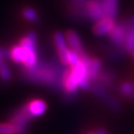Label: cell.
Segmentation results:
<instances>
[{"instance_id":"6da1fadb","label":"cell","mask_w":134,"mask_h":134,"mask_svg":"<svg viewBox=\"0 0 134 134\" xmlns=\"http://www.w3.org/2000/svg\"><path fill=\"white\" fill-rule=\"evenodd\" d=\"M65 70L60 61H49L39 63L33 69H24V76L35 83L50 86L56 91H62V80Z\"/></svg>"},{"instance_id":"7a4b0ae2","label":"cell","mask_w":134,"mask_h":134,"mask_svg":"<svg viewBox=\"0 0 134 134\" xmlns=\"http://www.w3.org/2000/svg\"><path fill=\"white\" fill-rule=\"evenodd\" d=\"M8 51L10 61L23 66L25 70L33 69L40 63L37 48V34L33 31L25 34L19 42L8 49Z\"/></svg>"},{"instance_id":"3957f363","label":"cell","mask_w":134,"mask_h":134,"mask_svg":"<svg viewBox=\"0 0 134 134\" xmlns=\"http://www.w3.org/2000/svg\"><path fill=\"white\" fill-rule=\"evenodd\" d=\"M68 72L80 90H91L92 82L88 79V67L81 60L76 66L68 68Z\"/></svg>"},{"instance_id":"277c9868","label":"cell","mask_w":134,"mask_h":134,"mask_svg":"<svg viewBox=\"0 0 134 134\" xmlns=\"http://www.w3.org/2000/svg\"><path fill=\"white\" fill-rule=\"evenodd\" d=\"M91 91L93 93V96H96L98 99H100L111 111L119 112L121 110L120 102L117 100V98H115L112 94H110L109 91L105 87L96 85V83H92L91 86Z\"/></svg>"},{"instance_id":"5b68a950","label":"cell","mask_w":134,"mask_h":134,"mask_svg":"<svg viewBox=\"0 0 134 134\" xmlns=\"http://www.w3.org/2000/svg\"><path fill=\"white\" fill-rule=\"evenodd\" d=\"M83 9L86 18L94 22L105 18L102 0H86L83 5Z\"/></svg>"},{"instance_id":"8992f818","label":"cell","mask_w":134,"mask_h":134,"mask_svg":"<svg viewBox=\"0 0 134 134\" xmlns=\"http://www.w3.org/2000/svg\"><path fill=\"white\" fill-rule=\"evenodd\" d=\"M54 45L57 51L59 61L62 63L64 66L69 65V52L70 48L68 46L66 35L62 32H56L53 36Z\"/></svg>"},{"instance_id":"52a82bcc","label":"cell","mask_w":134,"mask_h":134,"mask_svg":"<svg viewBox=\"0 0 134 134\" xmlns=\"http://www.w3.org/2000/svg\"><path fill=\"white\" fill-rule=\"evenodd\" d=\"M127 35V23H115L113 29L108 34L111 44L117 48L125 49V41Z\"/></svg>"},{"instance_id":"ba28073f","label":"cell","mask_w":134,"mask_h":134,"mask_svg":"<svg viewBox=\"0 0 134 134\" xmlns=\"http://www.w3.org/2000/svg\"><path fill=\"white\" fill-rule=\"evenodd\" d=\"M116 80H117V76L114 72V71H112L110 69L102 68L93 81V83L99 85V86L105 87L106 90H108V88H112L114 86Z\"/></svg>"},{"instance_id":"9c48e42d","label":"cell","mask_w":134,"mask_h":134,"mask_svg":"<svg viewBox=\"0 0 134 134\" xmlns=\"http://www.w3.org/2000/svg\"><path fill=\"white\" fill-rule=\"evenodd\" d=\"M7 60H9L8 49L0 46V80L4 82L9 81L12 79V72Z\"/></svg>"},{"instance_id":"30bf717a","label":"cell","mask_w":134,"mask_h":134,"mask_svg":"<svg viewBox=\"0 0 134 134\" xmlns=\"http://www.w3.org/2000/svg\"><path fill=\"white\" fill-rule=\"evenodd\" d=\"M66 39H67V43L69 48L79 53L80 55H83L86 53L85 49H83V44L81 42V39L80 37V35L74 31V30H69L66 33Z\"/></svg>"},{"instance_id":"8fae6325","label":"cell","mask_w":134,"mask_h":134,"mask_svg":"<svg viewBox=\"0 0 134 134\" xmlns=\"http://www.w3.org/2000/svg\"><path fill=\"white\" fill-rule=\"evenodd\" d=\"M26 108L28 110V112L32 117H39L46 112L47 110V103L46 101L40 98H34L29 100L27 103L24 104Z\"/></svg>"},{"instance_id":"7c38bea8","label":"cell","mask_w":134,"mask_h":134,"mask_svg":"<svg viewBox=\"0 0 134 134\" xmlns=\"http://www.w3.org/2000/svg\"><path fill=\"white\" fill-rule=\"evenodd\" d=\"M114 25V19H110V18H106L105 17V18L96 22L92 30H93L94 35L98 36V37H102V36H106V35L108 36V34L113 29Z\"/></svg>"},{"instance_id":"4fadbf2b","label":"cell","mask_w":134,"mask_h":134,"mask_svg":"<svg viewBox=\"0 0 134 134\" xmlns=\"http://www.w3.org/2000/svg\"><path fill=\"white\" fill-rule=\"evenodd\" d=\"M27 127L17 124L13 121L0 122V134H24Z\"/></svg>"},{"instance_id":"5bb4252c","label":"cell","mask_w":134,"mask_h":134,"mask_svg":"<svg viewBox=\"0 0 134 134\" xmlns=\"http://www.w3.org/2000/svg\"><path fill=\"white\" fill-rule=\"evenodd\" d=\"M32 118L33 117L30 115V113H29L27 108H26V106L23 105L12 114L10 120L15 122V123H17V124H20L22 125V126H26L27 127L28 123L30 122V120L32 119Z\"/></svg>"},{"instance_id":"9a60e30c","label":"cell","mask_w":134,"mask_h":134,"mask_svg":"<svg viewBox=\"0 0 134 134\" xmlns=\"http://www.w3.org/2000/svg\"><path fill=\"white\" fill-rule=\"evenodd\" d=\"M102 4L106 18L115 20L119 10V0H102Z\"/></svg>"},{"instance_id":"2e32d148","label":"cell","mask_w":134,"mask_h":134,"mask_svg":"<svg viewBox=\"0 0 134 134\" xmlns=\"http://www.w3.org/2000/svg\"><path fill=\"white\" fill-rule=\"evenodd\" d=\"M125 51H126L125 49L117 48L112 45L111 47H106L104 55H105L106 59L110 62H118L124 58Z\"/></svg>"},{"instance_id":"e0dca14e","label":"cell","mask_w":134,"mask_h":134,"mask_svg":"<svg viewBox=\"0 0 134 134\" xmlns=\"http://www.w3.org/2000/svg\"><path fill=\"white\" fill-rule=\"evenodd\" d=\"M127 35L125 41V50L126 52L134 51V16L131 17L127 22Z\"/></svg>"},{"instance_id":"ac0fdd59","label":"cell","mask_w":134,"mask_h":134,"mask_svg":"<svg viewBox=\"0 0 134 134\" xmlns=\"http://www.w3.org/2000/svg\"><path fill=\"white\" fill-rule=\"evenodd\" d=\"M21 15L26 21L30 23H39L40 22V14L37 10L31 7V6H26L22 9Z\"/></svg>"},{"instance_id":"d6986e66","label":"cell","mask_w":134,"mask_h":134,"mask_svg":"<svg viewBox=\"0 0 134 134\" xmlns=\"http://www.w3.org/2000/svg\"><path fill=\"white\" fill-rule=\"evenodd\" d=\"M101 69H102V64H101L100 60L97 58H92L91 64L88 66V79L91 82L94 81L97 75L101 71Z\"/></svg>"},{"instance_id":"ffe728a7","label":"cell","mask_w":134,"mask_h":134,"mask_svg":"<svg viewBox=\"0 0 134 134\" xmlns=\"http://www.w3.org/2000/svg\"><path fill=\"white\" fill-rule=\"evenodd\" d=\"M134 91V83L130 81H124L122 83H120L118 86V92L121 96L127 97L129 99V97Z\"/></svg>"},{"instance_id":"44dd1931","label":"cell","mask_w":134,"mask_h":134,"mask_svg":"<svg viewBox=\"0 0 134 134\" xmlns=\"http://www.w3.org/2000/svg\"><path fill=\"white\" fill-rule=\"evenodd\" d=\"M69 1H70V3L72 4V8L76 9V8H80L81 6H83L86 0H69Z\"/></svg>"},{"instance_id":"7402d4cb","label":"cell","mask_w":134,"mask_h":134,"mask_svg":"<svg viewBox=\"0 0 134 134\" xmlns=\"http://www.w3.org/2000/svg\"><path fill=\"white\" fill-rule=\"evenodd\" d=\"M96 134H107V131L104 128H99L96 131Z\"/></svg>"},{"instance_id":"603a6c76","label":"cell","mask_w":134,"mask_h":134,"mask_svg":"<svg viewBox=\"0 0 134 134\" xmlns=\"http://www.w3.org/2000/svg\"><path fill=\"white\" fill-rule=\"evenodd\" d=\"M129 100L130 101H134V91H133V93L131 94V96L129 97Z\"/></svg>"},{"instance_id":"cb8c5ba5","label":"cell","mask_w":134,"mask_h":134,"mask_svg":"<svg viewBox=\"0 0 134 134\" xmlns=\"http://www.w3.org/2000/svg\"><path fill=\"white\" fill-rule=\"evenodd\" d=\"M87 134H96V132H90V133H87Z\"/></svg>"},{"instance_id":"d4e9b609","label":"cell","mask_w":134,"mask_h":134,"mask_svg":"<svg viewBox=\"0 0 134 134\" xmlns=\"http://www.w3.org/2000/svg\"><path fill=\"white\" fill-rule=\"evenodd\" d=\"M132 57H133V59H134V51L132 52Z\"/></svg>"}]
</instances>
